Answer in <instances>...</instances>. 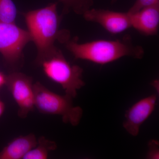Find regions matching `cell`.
Listing matches in <instances>:
<instances>
[{
  "label": "cell",
  "mask_w": 159,
  "mask_h": 159,
  "mask_svg": "<svg viewBox=\"0 0 159 159\" xmlns=\"http://www.w3.org/2000/svg\"><path fill=\"white\" fill-rule=\"evenodd\" d=\"M6 78H7V76L0 72V88H1L3 86L6 85Z\"/></svg>",
  "instance_id": "2e32d148"
},
{
  "label": "cell",
  "mask_w": 159,
  "mask_h": 159,
  "mask_svg": "<svg viewBox=\"0 0 159 159\" xmlns=\"http://www.w3.org/2000/svg\"><path fill=\"white\" fill-rule=\"evenodd\" d=\"M6 85L18 107V116L26 118L34 107V84L31 77L19 72L7 76Z\"/></svg>",
  "instance_id": "8992f818"
},
{
  "label": "cell",
  "mask_w": 159,
  "mask_h": 159,
  "mask_svg": "<svg viewBox=\"0 0 159 159\" xmlns=\"http://www.w3.org/2000/svg\"><path fill=\"white\" fill-rule=\"evenodd\" d=\"M25 17L31 41L37 48L36 60L40 59L54 51L56 48L54 45L55 40L61 38L57 3H51L44 8L28 11Z\"/></svg>",
  "instance_id": "7a4b0ae2"
},
{
  "label": "cell",
  "mask_w": 159,
  "mask_h": 159,
  "mask_svg": "<svg viewBox=\"0 0 159 159\" xmlns=\"http://www.w3.org/2000/svg\"><path fill=\"white\" fill-rule=\"evenodd\" d=\"M36 61L46 76L59 84L66 94L72 98L76 97L77 91L85 85L82 79L83 69L79 66L70 64L57 48Z\"/></svg>",
  "instance_id": "3957f363"
},
{
  "label": "cell",
  "mask_w": 159,
  "mask_h": 159,
  "mask_svg": "<svg viewBox=\"0 0 159 159\" xmlns=\"http://www.w3.org/2000/svg\"><path fill=\"white\" fill-rule=\"evenodd\" d=\"M56 143L41 137L38 140L37 145L24 157L23 159H46L49 153L57 148Z\"/></svg>",
  "instance_id": "8fae6325"
},
{
  "label": "cell",
  "mask_w": 159,
  "mask_h": 159,
  "mask_svg": "<svg viewBox=\"0 0 159 159\" xmlns=\"http://www.w3.org/2000/svg\"><path fill=\"white\" fill-rule=\"evenodd\" d=\"M157 99L156 95H151L139 100L126 111L123 126L131 135H138L141 125L154 111Z\"/></svg>",
  "instance_id": "ba28073f"
},
{
  "label": "cell",
  "mask_w": 159,
  "mask_h": 159,
  "mask_svg": "<svg viewBox=\"0 0 159 159\" xmlns=\"http://www.w3.org/2000/svg\"><path fill=\"white\" fill-rule=\"evenodd\" d=\"M159 3V0H136L128 12L131 14L143 8Z\"/></svg>",
  "instance_id": "5bb4252c"
},
{
  "label": "cell",
  "mask_w": 159,
  "mask_h": 159,
  "mask_svg": "<svg viewBox=\"0 0 159 159\" xmlns=\"http://www.w3.org/2000/svg\"><path fill=\"white\" fill-rule=\"evenodd\" d=\"M31 41L29 31L15 23L0 21V53L8 63L13 65L18 62L22 57L23 49Z\"/></svg>",
  "instance_id": "5b68a950"
},
{
  "label": "cell",
  "mask_w": 159,
  "mask_h": 159,
  "mask_svg": "<svg viewBox=\"0 0 159 159\" xmlns=\"http://www.w3.org/2000/svg\"><path fill=\"white\" fill-rule=\"evenodd\" d=\"M148 151L147 158L151 159H159V144L158 141L152 140L149 141L148 144Z\"/></svg>",
  "instance_id": "9a60e30c"
},
{
  "label": "cell",
  "mask_w": 159,
  "mask_h": 159,
  "mask_svg": "<svg viewBox=\"0 0 159 159\" xmlns=\"http://www.w3.org/2000/svg\"><path fill=\"white\" fill-rule=\"evenodd\" d=\"M17 10L12 0H0V21L15 23Z\"/></svg>",
  "instance_id": "7c38bea8"
},
{
  "label": "cell",
  "mask_w": 159,
  "mask_h": 159,
  "mask_svg": "<svg viewBox=\"0 0 159 159\" xmlns=\"http://www.w3.org/2000/svg\"><path fill=\"white\" fill-rule=\"evenodd\" d=\"M66 48L76 59L85 60L104 65L129 56L140 59L144 51L142 47L133 44L130 38L122 40H99L78 43L76 40L66 42Z\"/></svg>",
  "instance_id": "6da1fadb"
},
{
  "label": "cell",
  "mask_w": 159,
  "mask_h": 159,
  "mask_svg": "<svg viewBox=\"0 0 159 159\" xmlns=\"http://www.w3.org/2000/svg\"><path fill=\"white\" fill-rule=\"evenodd\" d=\"M117 0H112V3L115 2Z\"/></svg>",
  "instance_id": "ac0fdd59"
},
{
  "label": "cell",
  "mask_w": 159,
  "mask_h": 159,
  "mask_svg": "<svg viewBox=\"0 0 159 159\" xmlns=\"http://www.w3.org/2000/svg\"><path fill=\"white\" fill-rule=\"evenodd\" d=\"M37 142L36 137L32 134L16 137L0 151V159H23Z\"/></svg>",
  "instance_id": "30bf717a"
},
{
  "label": "cell",
  "mask_w": 159,
  "mask_h": 159,
  "mask_svg": "<svg viewBox=\"0 0 159 159\" xmlns=\"http://www.w3.org/2000/svg\"><path fill=\"white\" fill-rule=\"evenodd\" d=\"M83 15L86 20L98 23L111 34H119L132 27L130 15L128 12L90 9Z\"/></svg>",
  "instance_id": "52a82bcc"
},
{
  "label": "cell",
  "mask_w": 159,
  "mask_h": 159,
  "mask_svg": "<svg viewBox=\"0 0 159 159\" xmlns=\"http://www.w3.org/2000/svg\"><path fill=\"white\" fill-rule=\"evenodd\" d=\"M5 104L2 100H0V117L2 116L5 110Z\"/></svg>",
  "instance_id": "e0dca14e"
},
{
  "label": "cell",
  "mask_w": 159,
  "mask_h": 159,
  "mask_svg": "<svg viewBox=\"0 0 159 159\" xmlns=\"http://www.w3.org/2000/svg\"><path fill=\"white\" fill-rule=\"evenodd\" d=\"M34 107L43 114L57 115L63 122L76 126L83 115L81 107L75 106L73 98L65 94L59 95L52 92L40 82L34 84Z\"/></svg>",
  "instance_id": "277c9868"
},
{
  "label": "cell",
  "mask_w": 159,
  "mask_h": 159,
  "mask_svg": "<svg viewBox=\"0 0 159 159\" xmlns=\"http://www.w3.org/2000/svg\"><path fill=\"white\" fill-rule=\"evenodd\" d=\"M129 14L132 27L145 35L157 34L159 25V3Z\"/></svg>",
  "instance_id": "9c48e42d"
},
{
  "label": "cell",
  "mask_w": 159,
  "mask_h": 159,
  "mask_svg": "<svg viewBox=\"0 0 159 159\" xmlns=\"http://www.w3.org/2000/svg\"><path fill=\"white\" fill-rule=\"evenodd\" d=\"M67 10L72 9L78 14H83L93 6V0H59Z\"/></svg>",
  "instance_id": "4fadbf2b"
}]
</instances>
